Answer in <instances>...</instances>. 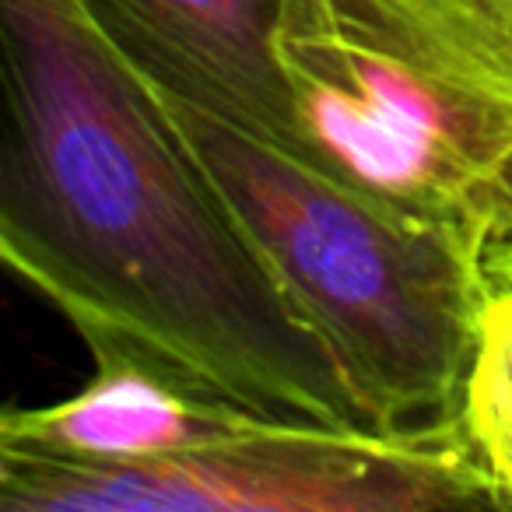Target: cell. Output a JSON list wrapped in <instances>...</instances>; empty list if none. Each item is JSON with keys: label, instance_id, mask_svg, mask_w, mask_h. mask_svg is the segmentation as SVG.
I'll return each instance as SVG.
<instances>
[{"label": "cell", "instance_id": "6da1fadb", "mask_svg": "<svg viewBox=\"0 0 512 512\" xmlns=\"http://www.w3.org/2000/svg\"><path fill=\"white\" fill-rule=\"evenodd\" d=\"M0 256L74 334H116L281 421L369 425L337 358L179 130L74 0H0Z\"/></svg>", "mask_w": 512, "mask_h": 512}, {"label": "cell", "instance_id": "ba28073f", "mask_svg": "<svg viewBox=\"0 0 512 512\" xmlns=\"http://www.w3.org/2000/svg\"><path fill=\"white\" fill-rule=\"evenodd\" d=\"M495 281H509V285H512V260H509V264L502 267V271L495 274Z\"/></svg>", "mask_w": 512, "mask_h": 512}, {"label": "cell", "instance_id": "277c9868", "mask_svg": "<svg viewBox=\"0 0 512 512\" xmlns=\"http://www.w3.org/2000/svg\"><path fill=\"white\" fill-rule=\"evenodd\" d=\"M446 509H505L456 414L400 432L264 418L130 467H74L0 449V512Z\"/></svg>", "mask_w": 512, "mask_h": 512}, {"label": "cell", "instance_id": "52a82bcc", "mask_svg": "<svg viewBox=\"0 0 512 512\" xmlns=\"http://www.w3.org/2000/svg\"><path fill=\"white\" fill-rule=\"evenodd\" d=\"M456 418L470 449L512 509V285L495 281L463 379Z\"/></svg>", "mask_w": 512, "mask_h": 512}, {"label": "cell", "instance_id": "8992f818", "mask_svg": "<svg viewBox=\"0 0 512 512\" xmlns=\"http://www.w3.org/2000/svg\"><path fill=\"white\" fill-rule=\"evenodd\" d=\"M172 102L302 158L274 57L278 0H74Z\"/></svg>", "mask_w": 512, "mask_h": 512}, {"label": "cell", "instance_id": "3957f363", "mask_svg": "<svg viewBox=\"0 0 512 512\" xmlns=\"http://www.w3.org/2000/svg\"><path fill=\"white\" fill-rule=\"evenodd\" d=\"M372 428L456 414L495 292L456 232L327 176L306 158L165 99Z\"/></svg>", "mask_w": 512, "mask_h": 512}, {"label": "cell", "instance_id": "7a4b0ae2", "mask_svg": "<svg viewBox=\"0 0 512 512\" xmlns=\"http://www.w3.org/2000/svg\"><path fill=\"white\" fill-rule=\"evenodd\" d=\"M302 158L512 260V0H278Z\"/></svg>", "mask_w": 512, "mask_h": 512}, {"label": "cell", "instance_id": "5b68a950", "mask_svg": "<svg viewBox=\"0 0 512 512\" xmlns=\"http://www.w3.org/2000/svg\"><path fill=\"white\" fill-rule=\"evenodd\" d=\"M92 379L46 407H8L0 449L74 467H130L179 456L264 421L207 379L116 334H81Z\"/></svg>", "mask_w": 512, "mask_h": 512}]
</instances>
